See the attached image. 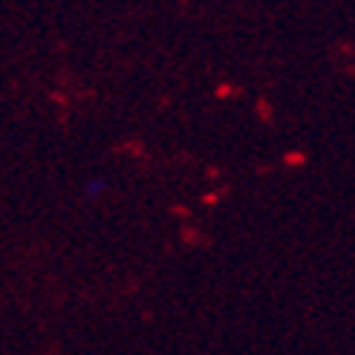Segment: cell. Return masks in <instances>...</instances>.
<instances>
[{
    "label": "cell",
    "mask_w": 355,
    "mask_h": 355,
    "mask_svg": "<svg viewBox=\"0 0 355 355\" xmlns=\"http://www.w3.org/2000/svg\"><path fill=\"white\" fill-rule=\"evenodd\" d=\"M104 191H107V180H101V176H93V180H87V182H84L81 197H84L87 202H96Z\"/></svg>",
    "instance_id": "1"
}]
</instances>
